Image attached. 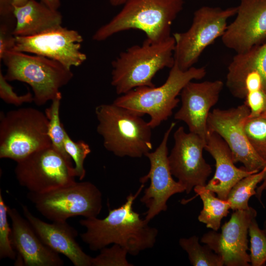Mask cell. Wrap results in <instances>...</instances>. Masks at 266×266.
Returning a JSON list of instances; mask_svg holds the SVG:
<instances>
[{"mask_svg":"<svg viewBox=\"0 0 266 266\" xmlns=\"http://www.w3.org/2000/svg\"><path fill=\"white\" fill-rule=\"evenodd\" d=\"M144 186L142 184L134 194L131 193L122 206L109 208L104 218L96 217L79 220L80 225L86 229L80 238L90 250H100L110 244H116L126 249L128 254L136 256L141 251L153 247L158 230L150 226L145 219H141L133 207Z\"/></svg>","mask_w":266,"mask_h":266,"instance_id":"cell-1","label":"cell"},{"mask_svg":"<svg viewBox=\"0 0 266 266\" xmlns=\"http://www.w3.org/2000/svg\"><path fill=\"white\" fill-rule=\"evenodd\" d=\"M173 36L159 42L146 38L120 53L112 62L111 84L118 95L137 87H155L152 80L160 70L174 64Z\"/></svg>","mask_w":266,"mask_h":266,"instance_id":"cell-2","label":"cell"},{"mask_svg":"<svg viewBox=\"0 0 266 266\" xmlns=\"http://www.w3.org/2000/svg\"><path fill=\"white\" fill-rule=\"evenodd\" d=\"M183 4V0H128L117 14L96 31L92 38L101 41L133 29L142 31L152 41L164 40L171 36V25Z\"/></svg>","mask_w":266,"mask_h":266,"instance_id":"cell-3","label":"cell"},{"mask_svg":"<svg viewBox=\"0 0 266 266\" xmlns=\"http://www.w3.org/2000/svg\"><path fill=\"white\" fill-rule=\"evenodd\" d=\"M97 131L108 151L119 157L141 158L153 149L152 128L143 116L114 103L95 108Z\"/></svg>","mask_w":266,"mask_h":266,"instance_id":"cell-4","label":"cell"},{"mask_svg":"<svg viewBox=\"0 0 266 266\" xmlns=\"http://www.w3.org/2000/svg\"><path fill=\"white\" fill-rule=\"evenodd\" d=\"M206 74L204 67L192 66L183 70L174 63L163 85L136 88L116 98L113 103L142 116L149 115L148 124L153 129L172 115L179 102L177 96L184 86L193 80L201 79Z\"/></svg>","mask_w":266,"mask_h":266,"instance_id":"cell-5","label":"cell"},{"mask_svg":"<svg viewBox=\"0 0 266 266\" xmlns=\"http://www.w3.org/2000/svg\"><path fill=\"white\" fill-rule=\"evenodd\" d=\"M1 60L6 67L5 79L29 85L33 91V102L38 106L56 98L61 93L60 88L73 76L71 68L41 56L12 50L5 53Z\"/></svg>","mask_w":266,"mask_h":266,"instance_id":"cell-6","label":"cell"},{"mask_svg":"<svg viewBox=\"0 0 266 266\" xmlns=\"http://www.w3.org/2000/svg\"><path fill=\"white\" fill-rule=\"evenodd\" d=\"M45 113L33 107L11 110L0 118V158L17 162L52 145Z\"/></svg>","mask_w":266,"mask_h":266,"instance_id":"cell-7","label":"cell"},{"mask_svg":"<svg viewBox=\"0 0 266 266\" xmlns=\"http://www.w3.org/2000/svg\"><path fill=\"white\" fill-rule=\"evenodd\" d=\"M28 198L41 215L52 222H66L77 216L96 217L102 208V194L89 181H75L41 193L29 192Z\"/></svg>","mask_w":266,"mask_h":266,"instance_id":"cell-8","label":"cell"},{"mask_svg":"<svg viewBox=\"0 0 266 266\" xmlns=\"http://www.w3.org/2000/svg\"><path fill=\"white\" fill-rule=\"evenodd\" d=\"M236 11L237 7L223 9L203 6L196 10L189 29L172 35L175 40L174 61L178 67L186 70L194 66L204 49L222 36L228 19Z\"/></svg>","mask_w":266,"mask_h":266,"instance_id":"cell-9","label":"cell"},{"mask_svg":"<svg viewBox=\"0 0 266 266\" xmlns=\"http://www.w3.org/2000/svg\"><path fill=\"white\" fill-rule=\"evenodd\" d=\"M16 163V179L30 192L43 193L75 182L72 163L52 145L36 151Z\"/></svg>","mask_w":266,"mask_h":266,"instance_id":"cell-10","label":"cell"},{"mask_svg":"<svg viewBox=\"0 0 266 266\" xmlns=\"http://www.w3.org/2000/svg\"><path fill=\"white\" fill-rule=\"evenodd\" d=\"M250 110L244 103L228 109L215 108L207 119V129L218 134L230 148L234 164L241 163L249 171L258 172L266 164L254 150L244 130Z\"/></svg>","mask_w":266,"mask_h":266,"instance_id":"cell-11","label":"cell"},{"mask_svg":"<svg viewBox=\"0 0 266 266\" xmlns=\"http://www.w3.org/2000/svg\"><path fill=\"white\" fill-rule=\"evenodd\" d=\"M175 124L174 122L170 124L156 149L145 155L149 160L150 168L147 174L140 178L139 182L144 184L150 180L149 186L145 189L140 199L148 208L145 218L148 222L161 211L167 210L166 202L170 197L185 191L184 186L173 179L168 160V140Z\"/></svg>","mask_w":266,"mask_h":266,"instance_id":"cell-12","label":"cell"},{"mask_svg":"<svg viewBox=\"0 0 266 266\" xmlns=\"http://www.w3.org/2000/svg\"><path fill=\"white\" fill-rule=\"evenodd\" d=\"M174 143L168 160L171 172L189 194L197 186H205L212 172L202 152L205 140L198 134L187 133L182 126L173 134Z\"/></svg>","mask_w":266,"mask_h":266,"instance_id":"cell-13","label":"cell"},{"mask_svg":"<svg viewBox=\"0 0 266 266\" xmlns=\"http://www.w3.org/2000/svg\"><path fill=\"white\" fill-rule=\"evenodd\" d=\"M82 36L62 26L30 36H16L14 51L33 54L57 61L66 67L78 66L86 60L80 51Z\"/></svg>","mask_w":266,"mask_h":266,"instance_id":"cell-14","label":"cell"},{"mask_svg":"<svg viewBox=\"0 0 266 266\" xmlns=\"http://www.w3.org/2000/svg\"><path fill=\"white\" fill-rule=\"evenodd\" d=\"M257 211L250 207L234 211L221 232L214 230L204 233L200 241L220 256L226 266H249L248 234L250 224L256 218Z\"/></svg>","mask_w":266,"mask_h":266,"instance_id":"cell-15","label":"cell"},{"mask_svg":"<svg viewBox=\"0 0 266 266\" xmlns=\"http://www.w3.org/2000/svg\"><path fill=\"white\" fill-rule=\"evenodd\" d=\"M235 15L221 37L226 47L239 54L266 42V0H240Z\"/></svg>","mask_w":266,"mask_h":266,"instance_id":"cell-16","label":"cell"},{"mask_svg":"<svg viewBox=\"0 0 266 266\" xmlns=\"http://www.w3.org/2000/svg\"><path fill=\"white\" fill-rule=\"evenodd\" d=\"M224 83L220 80L188 83L181 93V105L175 120L184 122L189 132L206 140L207 119L210 109L218 102Z\"/></svg>","mask_w":266,"mask_h":266,"instance_id":"cell-17","label":"cell"},{"mask_svg":"<svg viewBox=\"0 0 266 266\" xmlns=\"http://www.w3.org/2000/svg\"><path fill=\"white\" fill-rule=\"evenodd\" d=\"M11 221V242L17 252L15 265L25 266H62L64 262L37 234L29 221L15 208L8 207Z\"/></svg>","mask_w":266,"mask_h":266,"instance_id":"cell-18","label":"cell"},{"mask_svg":"<svg viewBox=\"0 0 266 266\" xmlns=\"http://www.w3.org/2000/svg\"><path fill=\"white\" fill-rule=\"evenodd\" d=\"M24 217L42 241L50 249L67 257L75 266H92V257L85 253L76 240L78 233L66 222L48 223L34 216L22 205Z\"/></svg>","mask_w":266,"mask_h":266,"instance_id":"cell-19","label":"cell"},{"mask_svg":"<svg viewBox=\"0 0 266 266\" xmlns=\"http://www.w3.org/2000/svg\"><path fill=\"white\" fill-rule=\"evenodd\" d=\"M204 149L215 161L214 175L205 187L222 200H227L231 189L238 181L255 173L235 166L228 145L215 133L208 131Z\"/></svg>","mask_w":266,"mask_h":266,"instance_id":"cell-20","label":"cell"},{"mask_svg":"<svg viewBox=\"0 0 266 266\" xmlns=\"http://www.w3.org/2000/svg\"><path fill=\"white\" fill-rule=\"evenodd\" d=\"M13 14L15 36L37 35L61 26L63 21L62 15L58 10L35 0H29L22 6L14 7Z\"/></svg>","mask_w":266,"mask_h":266,"instance_id":"cell-21","label":"cell"},{"mask_svg":"<svg viewBox=\"0 0 266 266\" xmlns=\"http://www.w3.org/2000/svg\"><path fill=\"white\" fill-rule=\"evenodd\" d=\"M194 190L203 203L202 209L198 216L199 221L205 224L207 228L217 231L220 228L222 219L230 212V202L216 197L215 193L205 186H197Z\"/></svg>","mask_w":266,"mask_h":266,"instance_id":"cell-22","label":"cell"},{"mask_svg":"<svg viewBox=\"0 0 266 266\" xmlns=\"http://www.w3.org/2000/svg\"><path fill=\"white\" fill-rule=\"evenodd\" d=\"M251 70L258 71L261 74L266 92V42L245 52L236 54L228 67L226 79Z\"/></svg>","mask_w":266,"mask_h":266,"instance_id":"cell-23","label":"cell"},{"mask_svg":"<svg viewBox=\"0 0 266 266\" xmlns=\"http://www.w3.org/2000/svg\"><path fill=\"white\" fill-rule=\"evenodd\" d=\"M265 171L264 167L259 172L241 179L232 187L227 200L230 203L231 209L246 210L250 207L249 199L255 195L258 185L263 181Z\"/></svg>","mask_w":266,"mask_h":266,"instance_id":"cell-24","label":"cell"},{"mask_svg":"<svg viewBox=\"0 0 266 266\" xmlns=\"http://www.w3.org/2000/svg\"><path fill=\"white\" fill-rule=\"evenodd\" d=\"M181 248L188 255L194 266H223L222 258L216 254L208 246H202L199 242V237L193 235L188 238H181L179 240Z\"/></svg>","mask_w":266,"mask_h":266,"instance_id":"cell-25","label":"cell"},{"mask_svg":"<svg viewBox=\"0 0 266 266\" xmlns=\"http://www.w3.org/2000/svg\"><path fill=\"white\" fill-rule=\"evenodd\" d=\"M62 98L60 94L51 101V105L45 110L48 119V135L53 147L61 154L67 161L72 162L71 158L66 152L65 147V138L66 131L60 118V107Z\"/></svg>","mask_w":266,"mask_h":266,"instance_id":"cell-26","label":"cell"},{"mask_svg":"<svg viewBox=\"0 0 266 266\" xmlns=\"http://www.w3.org/2000/svg\"><path fill=\"white\" fill-rule=\"evenodd\" d=\"M244 130L254 150L266 162V111L256 117H248Z\"/></svg>","mask_w":266,"mask_h":266,"instance_id":"cell-27","label":"cell"},{"mask_svg":"<svg viewBox=\"0 0 266 266\" xmlns=\"http://www.w3.org/2000/svg\"><path fill=\"white\" fill-rule=\"evenodd\" d=\"M256 218L251 222L248 230L250 264L252 266H264L266 264V233L259 227Z\"/></svg>","mask_w":266,"mask_h":266,"instance_id":"cell-28","label":"cell"},{"mask_svg":"<svg viewBox=\"0 0 266 266\" xmlns=\"http://www.w3.org/2000/svg\"><path fill=\"white\" fill-rule=\"evenodd\" d=\"M65 147L67 154L74 162L73 173L75 177L82 180L86 175L84 163L91 153L89 145L83 140L73 141L66 132L65 138Z\"/></svg>","mask_w":266,"mask_h":266,"instance_id":"cell-29","label":"cell"},{"mask_svg":"<svg viewBox=\"0 0 266 266\" xmlns=\"http://www.w3.org/2000/svg\"><path fill=\"white\" fill-rule=\"evenodd\" d=\"M8 206L6 205L0 190V259H16V253L11 242V228L8 221Z\"/></svg>","mask_w":266,"mask_h":266,"instance_id":"cell-30","label":"cell"},{"mask_svg":"<svg viewBox=\"0 0 266 266\" xmlns=\"http://www.w3.org/2000/svg\"><path fill=\"white\" fill-rule=\"evenodd\" d=\"M100 253L92 257V266H133L127 260L128 252L119 245L114 244L111 247H104Z\"/></svg>","mask_w":266,"mask_h":266,"instance_id":"cell-31","label":"cell"},{"mask_svg":"<svg viewBox=\"0 0 266 266\" xmlns=\"http://www.w3.org/2000/svg\"><path fill=\"white\" fill-rule=\"evenodd\" d=\"M0 98L5 102L16 106L33 101V94L29 92L22 95L17 94L5 79L1 70H0Z\"/></svg>","mask_w":266,"mask_h":266,"instance_id":"cell-32","label":"cell"},{"mask_svg":"<svg viewBox=\"0 0 266 266\" xmlns=\"http://www.w3.org/2000/svg\"><path fill=\"white\" fill-rule=\"evenodd\" d=\"M15 18L0 19V60L8 51L14 50L16 36L13 34L15 26Z\"/></svg>","mask_w":266,"mask_h":266,"instance_id":"cell-33","label":"cell"},{"mask_svg":"<svg viewBox=\"0 0 266 266\" xmlns=\"http://www.w3.org/2000/svg\"><path fill=\"white\" fill-rule=\"evenodd\" d=\"M244 103L248 107V117H256L266 111V92L261 90L247 94Z\"/></svg>","mask_w":266,"mask_h":266,"instance_id":"cell-34","label":"cell"},{"mask_svg":"<svg viewBox=\"0 0 266 266\" xmlns=\"http://www.w3.org/2000/svg\"><path fill=\"white\" fill-rule=\"evenodd\" d=\"M13 0H0V19L14 18Z\"/></svg>","mask_w":266,"mask_h":266,"instance_id":"cell-35","label":"cell"},{"mask_svg":"<svg viewBox=\"0 0 266 266\" xmlns=\"http://www.w3.org/2000/svg\"><path fill=\"white\" fill-rule=\"evenodd\" d=\"M265 171L264 176L262 181V184L261 185L258 186L256 189V193L255 194V197L258 199V200L261 202V197L263 192L266 191V164L264 167Z\"/></svg>","mask_w":266,"mask_h":266,"instance_id":"cell-36","label":"cell"},{"mask_svg":"<svg viewBox=\"0 0 266 266\" xmlns=\"http://www.w3.org/2000/svg\"><path fill=\"white\" fill-rule=\"evenodd\" d=\"M48 7L54 10H58L61 5L60 0H39Z\"/></svg>","mask_w":266,"mask_h":266,"instance_id":"cell-37","label":"cell"},{"mask_svg":"<svg viewBox=\"0 0 266 266\" xmlns=\"http://www.w3.org/2000/svg\"><path fill=\"white\" fill-rule=\"evenodd\" d=\"M111 5L118 6L123 5L128 0H109Z\"/></svg>","mask_w":266,"mask_h":266,"instance_id":"cell-38","label":"cell"},{"mask_svg":"<svg viewBox=\"0 0 266 266\" xmlns=\"http://www.w3.org/2000/svg\"><path fill=\"white\" fill-rule=\"evenodd\" d=\"M29 0H13V7H19L25 5Z\"/></svg>","mask_w":266,"mask_h":266,"instance_id":"cell-39","label":"cell"},{"mask_svg":"<svg viewBox=\"0 0 266 266\" xmlns=\"http://www.w3.org/2000/svg\"><path fill=\"white\" fill-rule=\"evenodd\" d=\"M265 233H266V220L264 223L263 229Z\"/></svg>","mask_w":266,"mask_h":266,"instance_id":"cell-40","label":"cell"}]
</instances>
